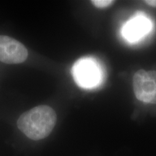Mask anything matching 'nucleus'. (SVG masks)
<instances>
[{"label": "nucleus", "mask_w": 156, "mask_h": 156, "mask_svg": "<svg viewBox=\"0 0 156 156\" xmlns=\"http://www.w3.org/2000/svg\"><path fill=\"white\" fill-rule=\"evenodd\" d=\"M151 20L143 15H137L125 23L122 29V36L130 43L139 41L152 29Z\"/></svg>", "instance_id": "nucleus-5"}, {"label": "nucleus", "mask_w": 156, "mask_h": 156, "mask_svg": "<svg viewBox=\"0 0 156 156\" xmlns=\"http://www.w3.org/2000/svg\"><path fill=\"white\" fill-rule=\"evenodd\" d=\"M56 122V112L48 106L34 107L17 120V127L28 138L40 140L51 133Z\"/></svg>", "instance_id": "nucleus-1"}, {"label": "nucleus", "mask_w": 156, "mask_h": 156, "mask_svg": "<svg viewBox=\"0 0 156 156\" xmlns=\"http://www.w3.org/2000/svg\"><path fill=\"white\" fill-rule=\"evenodd\" d=\"M73 75L76 83L83 88L97 87L103 78L102 67L98 62L90 57L78 60L73 66Z\"/></svg>", "instance_id": "nucleus-2"}, {"label": "nucleus", "mask_w": 156, "mask_h": 156, "mask_svg": "<svg viewBox=\"0 0 156 156\" xmlns=\"http://www.w3.org/2000/svg\"><path fill=\"white\" fill-rule=\"evenodd\" d=\"M145 2L147 5L151 6L153 7H156V0H145Z\"/></svg>", "instance_id": "nucleus-7"}, {"label": "nucleus", "mask_w": 156, "mask_h": 156, "mask_svg": "<svg viewBox=\"0 0 156 156\" xmlns=\"http://www.w3.org/2000/svg\"><path fill=\"white\" fill-rule=\"evenodd\" d=\"M91 2L98 8L104 9L112 5L114 3V1H112V0H93Z\"/></svg>", "instance_id": "nucleus-6"}, {"label": "nucleus", "mask_w": 156, "mask_h": 156, "mask_svg": "<svg viewBox=\"0 0 156 156\" xmlns=\"http://www.w3.org/2000/svg\"><path fill=\"white\" fill-rule=\"evenodd\" d=\"M28 52L27 48L18 41L6 36H0V61L6 64H14L24 62Z\"/></svg>", "instance_id": "nucleus-4"}, {"label": "nucleus", "mask_w": 156, "mask_h": 156, "mask_svg": "<svg viewBox=\"0 0 156 156\" xmlns=\"http://www.w3.org/2000/svg\"><path fill=\"white\" fill-rule=\"evenodd\" d=\"M133 89L138 100L156 104V72L144 69L136 72L133 77Z\"/></svg>", "instance_id": "nucleus-3"}]
</instances>
